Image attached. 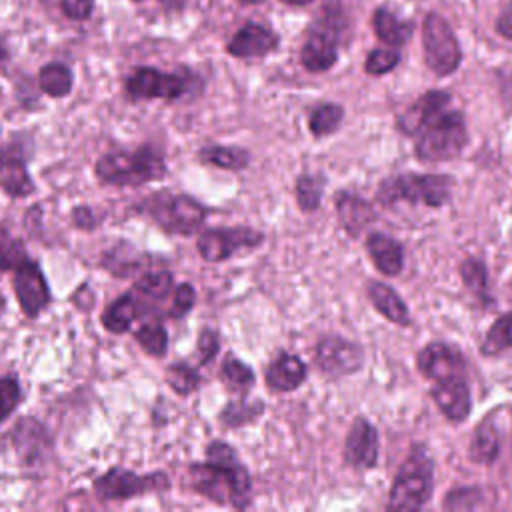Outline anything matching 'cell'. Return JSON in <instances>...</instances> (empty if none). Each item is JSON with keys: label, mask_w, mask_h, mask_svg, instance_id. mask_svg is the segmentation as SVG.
Masks as SVG:
<instances>
[{"label": "cell", "mask_w": 512, "mask_h": 512, "mask_svg": "<svg viewBox=\"0 0 512 512\" xmlns=\"http://www.w3.org/2000/svg\"><path fill=\"white\" fill-rule=\"evenodd\" d=\"M204 456V462H194L188 468L192 488L210 502L246 508L252 498V478L234 446L212 440Z\"/></svg>", "instance_id": "6da1fadb"}, {"label": "cell", "mask_w": 512, "mask_h": 512, "mask_svg": "<svg viewBox=\"0 0 512 512\" xmlns=\"http://www.w3.org/2000/svg\"><path fill=\"white\" fill-rule=\"evenodd\" d=\"M96 180L102 186L138 188L166 176L164 154L154 146H140L134 150H112L102 154L94 164Z\"/></svg>", "instance_id": "7a4b0ae2"}, {"label": "cell", "mask_w": 512, "mask_h": 512, "mask_svg": "<svg viewBox=\"0 0 512 512\" xmlns=\"http://www.w3.org/2000/svg\"><path fill=\"white\" fill-rule=\"evenodd\" d=\"M134 210L150 218L160 230L174 236L196 234L210 216V208L190 194L158 190L140 200Z\"/></svg>", "instance_id": "3957f363"}, {"label": "cell", "mask_w": 512, "mask_h": 512, "mask_svg": "<svg viewBox=\"0 0 512 512\" xmlns=\"http://www.w3.org/2000/svg\"><path fill=\"white\" fill-rule=\"evenodd\" d=\"M468 140L466 122L460 112H440L432 118L416 142V156L424 162H442L458 156Z\"/></svg>", "instance_id": "277c9868"}, {"label": "cell", "mask_w": 512, "mask_h": 512, "mask_svg": "<svg viewBox=\"0 0 512 512\" xmlns=\"http://www.w3.org/2000/svg\"><path fill=\"white\" fill-rule=\"evenodd\" d=\"M452 180L444 174H400L384 180L378 190V200L394 204L406 200L410 204L442 206L450 198Z\"/></svg>", "instance_id": "5b68a950"}, {"label": "cell", "mask_w": 512, "mask_h": 512, "mask_svg": "<svg viewBox=\"0 0 512 512\" xmlns=\"http://www.w3.org/2000/svg\"><path fill=\"white\" fill-rule=\"evenodd\" d=\"M432 494V464L424 450L414 448L400 466L390 490L388 510H416Z\"/></svg>", "instance_id": "8992f818"}, {"label": "cell", "mask_w": 512, "mask_h": 512, "mask_svg": "<svg viewBox=\"0 0 512 512\" xmlns=\"http://www.w3.org/2000/svg\"><path fill=\"white\" fill-rule=\"evenodd\" d=\"M96 496L106 502L130 500L142 494H160L170 490V478L162 470L138 474L120 466H114L100 474L92 484Z\"/></svg>", "instance_id": "52a82bcc"}, {"label": "cell", "mask_w": 512, "mask_h": 512, "mask_svg": "<svg viewBox=\"0 0 512 512\" xmlns=\"http://www.w3.org/2000/svg\"><path fill=\"white\" fill-rule=\"evenodd\" d=\"M422 48L428 68L438 76L452 74L462 62L460 44L438 12H428L422 22Z\"/></svg>", "instance_id": "ba28073f"}, {"label": "cell", "mask_w": 512, "mask_h": 512, "mask_svg": "<svg viewBox=\"0 0 512 512\" xmlns=\"http://www.w3.org/2000/svg\"><path fill=\"white\" fill-rule=\"evenodd\" d=\"M190 88V80L184 74L162 72L152 66H140L124 82V92L132 100H178Z\"/></svg>", "instance_id": "9c48e42d"}, {"label": "cell", "mask_w": 512, "mask_h": 512, "mask_svg": "<svg viewBox=\"0 0 512 512\" xmlns=\"http://www.w3.org/2000/svg\"><path fill=\"white\" fill-rule=\"evenodd\" d=\"M262 242L264 234L248 226L208 228L198 234L196 250L206 262H224L242 250H256Z\"/></svg>", "instance_id": "30bf717a"}, {"label": "cell", "mask_w": 512, "mask_h": 512, "mask_svg": "<svg viewBox=\"0 0 512 512\" xmlns=\"http://www.w3.org/2000/svg\"><path fill=\"white\" fill-rule=\"evenodd\" d=\"M338 30L340 24L334 18L316 20L300 48V62L308 72H326L338 60Z\"/></svg>", "instance_id": "8fae6325"}, {"label": "cell", "mask_w": 512, "mask_h": 512, "mask_svg": "<svg viewBox=\"0 0 512 512\" xmlns=\"http://www.w3.org/2000/svg\"><path fill=\"white\" fill-rule=\"evenodd\" d=\"M12 288L20 310L28 318H38L52 302L50 286L36 260L28 258L12 272Z\"/></svg>", "instance_id": "7c38bea8"}, {"label": "cell", "mask_w": 512, "mask_h": 512, "mask_svg": "<svg viewBox=\"0 0 512 512\" xmlns=\"http://www.w3.org/2000/svg\"><path fill=\"white\" fill-rule=\"evenodd\" d=\"M314 362L326 376H346L360 370L364 354L358 344L340 336H324L314 348Z\"/></svg>", "instance_id": "4fadbf2b"}, {"label": "cell", "mask_w": 512, "mask_h": 512, "mask_svg": "<svg viewBox=\"0 0 512 512\" xmlns=\"http://www.w3.org/2000/svg\"><path fill=\"white\" fill-rule=\"evenodd\" d=\"M0 188L6 196L16 200L36 192L22 142H6L0 148Z\"/></svg>", "instance_id": "5bb4252c"}, {"label": "cell", "mask_w": 512, "mask_h": 512, "mask_svg": "<svg viewBox=\"0 0 512 512\" xmlns=\"http://www.w3.org/2000/svg\"><path fill=\"white\" fill-rule=\"evenodd\" d=\"M280 44V38L274 30L258 22H246L226 44V52L234 58H264L274 52Z\"/></svg>", "instance_id": "9a60e30c"}, {"label": "cell", "mask_w": 512, "mask_h": 512, "mask_svg": "<svg viewBox=\"0 0 512 512\" xmlns=\"http://www.w3.org/2000/svg\"><path fill=\"white\" fill-rule=\"evenodd\" d=\"M418 370L432 382L448 380L454 376H464V358L454 346L444 342H432L418 352Z\"/></svg>", "instance_id": "2e32d148"}, {"label": "cell", "mask_w": 512, "mask_h": 512, "mask_svg": "<svg viewBox=\"0 0 512 512\" xmlns=\"http://www.w3.org/2000/svg\"><path fill=\"white\" fill-rule=\"evenodd\" d=\"M344 458L350 466L366 470L378 460V434L366 418H356L344 444Z\"/></svg>", "instance_id": "e0dca14e"}, {"label": "cell", "mask_w": 512, "mask_h": 512, "mask_svg": "<svg viewBox=\"0 0 512 512\" xmlns=\"http://www.w3.org/2000/svg\"><path fill=\"white\" fill-rule=\"evenodd\" d=\"M450 102V94L442 90L424 92L406 112L398 116V128L408 136H418L422 128L436 118L440 112L446 110Z\"/></svg>", "instance_id": "ac0fdd59"}, {"label": "cell", "mask_w": 512, "mask_h": 512, "mask_svg": "<svg viewBox=\"0 0 512 512\" xmlns=\"http://www.w3.org/2000/svg\"><path fill=\"white\" fill-rule=\"evenodd\" d=\"M432 396L442 414L452 422H462L470 412V390L464 376L434 382Z\"/></svg>", "instance_id": "d6986e66"}, {"label": "cell", "mask_w": 512, "mask_h": 512, "mask_svg": "<svg viewBox=\"0 0 512 512\" xmlns=\"http://www.w3.org/2000/svg\"><path fill=\"white\" fill-rule=\"evenodd\" d=\"M308 376V368L302 358L280 352L264 370V382L272 392H292Z\"/></svg>", "instance_id": "ffe728a7"}, {"label": "cell", "mask_w": 512, "mask_h": 512, "mask_svg": "<svg viewBox=\"0 0 512 512\" xmlns=\"http://www.w3.org/2000/svg\"><path fill=\"white\" fill-rule=\"evenodd\" d=\"M142 314V302L134 296V292H126L110 302V306L102 312L100 322L104 330L110 334H124L132 328V322Z\"/></svg>", "instance_id": "44dd1931"}, {"label": "cell", "mask_w": 512, "mask_h": 512, "mask_svg": "<svg viewBox=\"0 0 512 512\" xmlns=\"http://www.w3.org/2000/svg\"><path fill=\"white\" fill-rule=\"evenodd\" d=\"M366 250H368L374 266L380 272H384L386 276H396L402 270V264H404L402 246L394 238H390L382 232H374L366 240Z\"/></svg>", "instance_id": "7402d4cb"}, {"label": "cell", "mask_w": 512, "mask_h": 512, "mask_svg": "<svg viewBox=\"0 0 512 512\" xmlns=\"http://www.w3.org/2000/svg\"><path fill=\"white\" fill-rule=\"evenodd\" d=\"M196 158L202 164H208L220 170H230V172H240L250 164L248 150L240 146H224V144H206L196 152Z\"/></svg>", "instance_id": "603a6c76"}, {"label": "cell", "mask_w": 512, "mask_h": 512, "mask_svg": "<svg viewBox=\"0 0 512 512\" xmlns=\"http://www.w3.org/2000/svg\"><path fill=\"white\" fill-rule=\"evenodd\" d=\"M336 212L348 234L356 236L374 218V212L366 200L356 194L340 192L336 196Z\"/></svg>", "instance_id": "cb8c5ba5"}, {"label": "cell", "mask_w": 512, "mask_h": 512, "mask_svg": "<svg viewBox=\"0 0 512 512\" xmlns=\"http://www.w3.org/2000/svg\"><path fill=\"white\" fill-rule=\"evenodd\" d=\"M368 296L372 300V304L376 306V310L386 316L390 322L394 324H408L410 322V314L406 304L402 302V298L384 282H376L372 280L368 284Z\"/></svg>", "instance_id": "d4e9b609"}, {"label": "cell", "mask_w": 512, "mask_h": 512, "mask_svg": "<svg viewBox=\"0 0 512 512\" xmlns=\"http://www.w3.org/2000/svg\"><path fill=\"white\" fill-rule=\"evenodd\" d=\"M220 380H222L224 388L230 390L232 394L246 396L248 390L254 386L256 374H254L252 366L244 364L240 358H236L230 352L224 356V360L220 364Z\"/></svg>", "instance_id": "484cf974"}, {"label": "cell", "mask_w": 512, "mask_h": 512, "mask_svg": "<svg viewBox=\"0 0 512 512\" xmlns=\"http://www.w3.org/2000/svg\"><path fill=\"white\" fill-rule=\"evenodd\" d=\"M38 86L50 98H64L72 92L74 74L62 62H48L38 70Z\"/></svg>", "instance_id": "4316f807"}, {"label": "cell", "mask_w": 512, "mask_h": 512, "mask_svg": "<svg viewBox=\"0 0 512 512\" xmlns=\"http://www.w3.org/2000/svg\"><path fill=\"white\" fill-rule=\"evenodd\" d=\"M264 402L258 398H244L240 396L238 400H230L218 414V420L222 426L226 428H242L250 422H254L258 416H262L264 412Z\"/></svg>", "instance_id": "83f0119b"}, {"label": "cell", "mask_w": 512, "mask_h": 512, "mask_svg": "<svg viewBox=\"0 0 512 512\" xmlns=\"http://www.w3.org/2000/svg\"><path fill=\"white\" fill-rule=\"evenodd\" d=\"M372 28H374L376 36H378L382 42L390 44V46H402V44H406V40H408V36H410V32H412V28H410L406 22L398 20L396 14H392V12H390L388 8H384V6H380V8L374 10V14H372Z\"/></svg>", "instance_id": "f1b7e54d"}, {"label": "cell", "mask_w": 512, "mask_h": 512, "mask_svg": "<svg viewBox=\"0 0 512 512\" xmlns=\"http://www.w3.org/2000/svg\"><path fill=\"white\" fill-rule=\"evenodd\" d=\"M164 376H166L168 386H170L178 396H190V394H194V392L202 386V382H204L202 374H200L190 362H186V360H176V362L168 364Z\"/></svg>", "instance_id": "f546056e"}, {"label": "cell", "mask_w": 512, "mask_h": 512, "mask_svg": "<svg viewBox=\"0 0 512 512\" xmlns=\"http://www.w3.org/2000/svg\"><path fill=\"white\" fill-rule=\"evenodd\" d=\"M498 432L492 426V420L486 418L478 428L470 444V458L480 464H490L498 456Z\"/></svg>", "instance_id": "4dcf8cb0"}, {"label": "cell", "mask_w": 512, "mask_h": 512, "mask_svg": "<svg viewBox=\"0 0 512 512\" xmlns=\"http://www.w3.org/2000/svg\"><path fill=\"white\" fill-rule=\"evenodd\" d=\"M134 292L152 300H164L174 292V276L170 270L144 272L134 282Z\"/></svg>", "instance_id": "1f68e13d"}, {"label": "cell", "mask_w": 512, "mask_h": 512, "mask_svg": "<svg viewBox=\"0 0 512 512\" xmlns=\"http://www.w3.org/2000/svg\"><path fill=\"white\" fill-rule=\"evenodd\" d=\"M342 116H344V110L342 106L334 104V102H324L320 106H316L310 116H308V128L314 136H328L332 134L340 122H342Z\"/></svg>", "instance_id": "d6a6232c"}, {"label": "cell", "mask_w": 512, "mask_h": 512, "mask_svg": "<svg viewBox=\"0 0 512 512\" xmlns=\"http://www.w3.org/2000/svg\"><path fill=\"white\" fill-rule=\"evenodd\" d=\"M296 202L302 212H314L320 206L324 192V178L318 174H300L296 180Z\"/></svg>", "instance_id": "836d02e7"}, {"label": "cell", "mask_w": 512, "mask_h": 512, "mask_svg": "<svg viewBox=\"0 0 512 512\" xmlns=\"http://www.w3.org/2000/svg\"><path fill=\"white\" fill-rule=\"evenodd\" d=\"M28 258L30 256L24 242L0 226V272H14Z\"/></svg>", "instance_id": "e575fe53"}, {"label": "cell", "mask_w": 512, "mask_h": 512, "mask_svg": "<svg viewBox=\"0 0 512 512\" xmlns=\"http://www.w3.org/2000/svg\"><path fill=\"white\" fill-rule=\"evenodd\" d=\"M134 338L140 344V348L154 358H162L168 350V332L160 322L142 324L134 332Z\"/></svg>", "instance_id": "d590c367"}, {"label": "cell", "mask_w": 512, "mask_h": 512, "mask_svg": "<svg viewBox=\"0 0 512 512\" xmlns=\"http://www.w3.org/2000/svg\"><path fill=\"white\" fill-rule=\"evenodd\" d=\"M506 348H512V312L502 314L488 330L484 342H482V352L484 354H498Z\"/></svg>", "instance_id": "8d00e7d4"}, {"label": "cell", "mask_w": 512, "mask_h": 512, "mask_svg": "<svg viewBox=\"0 0 512 512\" xmlns=\"http://www.w3.org/2000/svg\"><path fill=\"white\" fill-rule=\"evenodd\" d=\"M22 402V388L16 376H0V426L14 414Z\"/></svg>", "instance_id": "74e56055"}, {"label": "cell", "mask_w": 512, "mask_h": 512, "mask_svg": "<svg viewBox=\"0 0 512 512\" xmlns=\"http://www.w3.org/2000/svg\"><path fill=\"white\" fill-rule=\"evenodd\" d=\"M462 272V280L464 284L476 294V296H486V288H488V278H486V266L482 260L478 258H468L462 262L460 266Z\"/></svg>", "instance_id": "f35d334b"}, {"label": "cell", "mask_w": 512, "mask_h": 512, "mask_svg": "<svg viewBox=\"0 0 512 512\" xmlns=\"http://www.w3.org/2000/svg\"><path fill=\"white\" fill-rule=\"evenodd\" d=\"M194 304H196V290H194V286L190 282H182L172 292V304H170L166 316L170 320H180V318H184L194 308Z\"/></svg>", "instance_id": "ab89813d"}, {"label": "cell", "mask_w": 512, "mask_h": 512, "mask_svg": "<svg viewBox=\"0 0 512 512\" xmlns=\"http://www.w3.org/2000/svg\"><path fill=\"white\" fill-rule=\"evenodd\" d=\"M220 352V334L214 328H202L198 332V340H196V356H198V364L206 366L210 364Z\"/></svg>", "instance_id": "60d3db41"}, {"label": "cell", "mask_w": 512, "mask_h": 512, "mask_svg": "<svg viewBox=\"0 0 512 512\" xmlns=\"http://www.w3.org/2000/svg\"><path fill=\"white\" fill-rule=\"evenodd\" d=\"M400 62V56L398 52L394 50H384V48H376L372 50L368 56H366V62H364V70L372 76H380V74H386L390 72L392 68H396V64Z\"/></svg>", "instance_id": "b9f144b4"}, {"label": "cell", "mask_w": 512, "mask_h": 512, "mask_svg": "<svg viewBox=\"0 0 512 512\" xmlns=\"http://www.w3.org/2000/svg\"><path fill=\"white\" fill-rule=\"evenodd\" d=\"M482 496L478 488H458L452 490L450 494H446L444 506L450 510H468V508H476L480 504Z\"/></svg>", "instance_id": "7bdbcfd3"}, {"label": "cell", "mask_w": 512, "mask_h": 512, "mask_svg": "<svg viewBox=\"0 0 512 512\" xmlns=\"http://www.w3.org/2000/svg\"><path fill=\"white\" fill-rule=\"evenodd\" d=\"M60 10L68 20L84 22L92 16L94 0H60Z\"/></svg>", "instance_id": "ee69618b"}, {"label": "cell", "mask_w": 512, "mask_h": 512, "mask_svg": "<svg viewBox=\"0 0 512 512\" xmlns=\"http://www.w3.org/2000/svg\"><path fill=\"white\" fill-rule=\"evenodd\" d=\"M72 222H74V226H78L82 230H92L98 226V220L90 206H76L72 210Z\"/></svg>", "instance_id": "f6af8a7d"}, {"label": "cell", "mask_w": 512, "mask_h": 512, "mask_svg": "<svg viewBox=\"0 0 512 512\" xmlns=\"http://www.w3.org/2000/svg\"><path fill=\"white\" fill-rule=\"evenodd\" d=\"M496 32L506 38V40H512V8L504 10L498 20H496Z\"/></svg>", "instance_id": "bcb514c9"}, {"label": "cell", "mask_w": 512, "mask_h": 512, "mask_svg": "<svg viewBox=\"0 0 512 512\" xmlns=\"http://www.w3.org/2000/svg\"><path fill=\"white\" fill-rule=\"evenodd\" d=\"M10 58V52H8V46H6V42L0 38V66L6 62Z\"/></svg>", "instance_id": "7dc6e473"}, {"label": "cell", "mask_w": 512, "mask_h": 512, "mask_svg": "<svg viewBox=\"0 0 512 512\" xmlns=\"http://www.w3.org/2000/svg\"><path fill=\"white\" fill-rule=\"evenodd\" d=\"M280 2H284L288 6H306V4H310L314 0H280Z\"/></svg>", "instance_id": "c3c4849f"}, {"label": "cell", "mask_w": 512, "mask_h": 512, "mask_svg": "<svg viewBox=\"0 0 512 512\" xmlns=\"http://www.w3.org/2000/svg\"><path fill=\"white\" fill-rule=\"evenodd\" d=\"M4 310H6V300H4V296L0 294V316L4 314Z\"/></svg>", "instance_id": "681fc988"}, {"label": "cell", "mask_w": 512, "mask_h": 512, "mask_svg": "<svg viewBox=\"0 0 512 512\" xmlns=\"http://www.w3.org/2000/svg\"><path fill=\"white\" fill-rule=\"evenodd\" d=\"M240 4H260V2H264V0H238Z\"/></svg>", "instance_id": "f907efd6"}, {"label": "cell", "mask_w": 512, "mask_h": 512, "mask_svg": "<svg viewBox=\"0 0 512 512\" xmlns=\"http://www.w3.org/2000/svg\"><path fill=\"white\" fill-rule=\"evenodd\" d=\"M132 2H144V0H132Z\"/></svg>", "instance_id": "816d5d0a"}, {"label": "cell", "mask_w": 512, "mask_h": 512, "mask_svg": "<svg viewBox=\"0 0 512 512\" xmlns=\"http://www.w3.org/2000/svg\"><path fill=\"white\" fill-rule=\"evenodd\" d=\"M44 2H48V0H44Z\"/></svg>", "instance_id": "f5cc1de1"}]
</instances>
